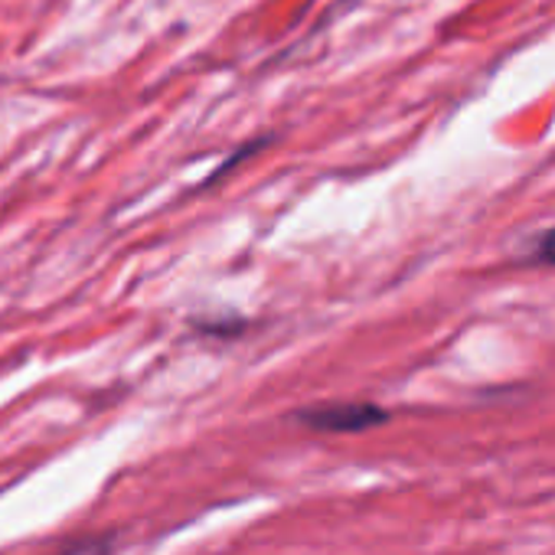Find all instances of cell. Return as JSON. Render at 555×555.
<instances>
[{
	"instance_id": "cell-1",
	"label": "cell",
	"mask_w": 555,
	"mask_h": 555,
	"mask_svg": "<svg viewBox=\"0 0 555 555\" xmlns=\"http://www.w3.org/2000/svg\"><path fill=\"white\" fill-rule=\"evenodd\" d=\"M298 422L318 431H334V435H353V431H370L376 425L389 422V412L370 402H334V405H314L301 409Z\"/></svg>"
},
{
	"instance_id": "cell-2",
	"label": "cell",
	"mask_w": 555,
	"mask_h": 555,
	"mask_svg": "<svg viewBox=\"0 0 555 555\" xmlns=\"http://www.w3.org/2000/svg\"><path fill=\"white\" fill-rule=\"evenodd\" d=\"M519 261H522V264L555 268V225H552V229H545V232H539V235L529 242V248H526V255H522Z\"/></svg>"
},
{
	"instance_id": "cell-3",
	"label": "cell",
	"mask_w": 555,
	"mask_h": 555,
	"mask_svg": "<svg viewBox=\"0 0 555 555\" xmlns=\"http://www.w3.org/2000/svg\"><path fill=\"white\" fill-rule=\"evenodd\" d=\"M112 552H115V535H86L69 542L56 555H112Z\"/></svg>"
}]
</instances>
